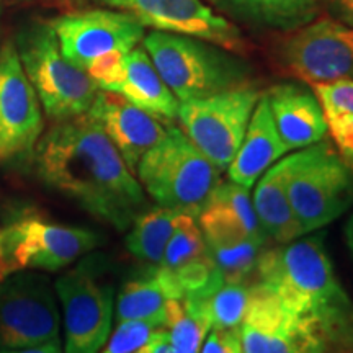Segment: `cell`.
Returning a JSON list of instances; mask_svg holds the SVG:
<instances>
[{
  "label": "cell",
  "instance_id": "1",
  "mask_svg": "<svg viewBox=\"0 0 353 353\" xmlns=\"http://www.w3.org/2000/svg\"><path fill=\"white\" fill-rule=\"evenodd\" d=\"M32 162L48 188L117 231H126L148 210L138 179L88 112L54 121L39 138Z\"/></svg>",
  "mask_w": 353,
  "mask_h": 353
},
{
  "label": "cell",
  "instance_id": "2",
  "mask_svg": "<svg viewBox=\"0 0 353 353\" xmlns=\"http://www.w3.org/2000/svg\"><path fill=\"white\" fill-rule=\"evenodd\" d=\"M242 353H353V301L345 290L304 307H286L254 283L241 324Z\"/></svg>",
  "mask_w": 353,
  "mask_h": 353
},
{
  "label": "cell",
  "instance_id": "3",
  "mask_svg": "<svg viewBox=\"0 0 353 353\" xmlns=\"http://www.w3.org/2000/svg\"><path fill=\"white\" fill-rule=\"evenodd\" d=\"M143 48L179 101L241 87L252 76L244 59L200 38L151 32L143 38Z\"/></svg>",
  "mask_w": 353,
  "mask_h": 353
},
{
  "label": "cell",
  "instance_id": "4",
  "mask_svg": "<svg viewBox=\"0 0 353 353\" xmlns=\"http://www.w3.org/2000/svg\"><path fill=\"white\" fill-rule=\"evenodd\" d=\"M63 54L100 90L114 92L125 56L144 38V26L120 10H83L51 21Z\"/></svg>",
  "mask_w": 353,
  "mask_h": 353
},
{
  "label": "cell",
  "instance_id": "5",
  "mask_svg": "<svg viewBox=\"0 0 353 353\" xmlns=\"http://www.w3.org/2000/svg\"><path fill=\"white\" fill-rule=\"evenodd\" d=\"M138 182L159 206L198 218L221 182V170L169 125L165 138L145 152L136 167Z\"/></svg>",
  "mask_w": 353,
  "mask_h": 353
},
{
  "label": "cell",
  "instance_id": "6",
  "mask_svg": "<svg viewBox=\"0 0 353 353\" xmlns=\"http://www.w3.org/2000/svg\"><path fill=\"white\" fill-rule=\"evenodd\" d=\"M206 247L226 283H247L268 236L255 214L249 188L219 182L198 216Z\"/></svg>",
  "mask_w": 353,
  "mask_h": 353
},
{
  "label": "cell",
  "instance_id": "7",
  "mask_svg": "<svg viewBox=\"0 0 353 353\" xmlns=\"http://www.w3.org/2000/svg\"><path fill=\"white\" fill-rule=\"evenodd\" d=\"M20 63L52 121L87 113L100 88L63 54L51 23L33 21L17 34Z\"/></svg>",
  "mask_w": 353,
  "mask_h": 353
},
{
  "label": "cell",
  "instance_id": "8",
  "mask_svg": "<svg viewBox=\"0 0 353 353\" xmlns=\"http://www.w3.org/2000/svg\"><path fill=\"white\" fill-rule=\"evenodd\" d=\"M286 192L303 236L327 226L353 206V170L329 141L285 157Z\"/></svg>",
  "mask_w": 353,
  "mask_h": 353
},
{
  "label": "cell",
  "instance_id": "9",
  "mask_svg": "<svg viewBox=\"0 0 353 353\" xmlns=\"http://www.w3.org/2000/svg\"><path fill=\"white\" fill-rule=\"evenodd\" d=\"M99 234L23 211L0 231V280L15 272H59L100 245Z\"/></svg>",
  "mask_w": 353,
  "mask_h": 353
},
{
  "label": "cell",
  "instance_id": "10",
  "mask_svg": "<svg viewBox=\"0 0 353 353\" xmlns=\"http://www.w3.org/2000/svg\"><path fill=\"white\" fill-rule=\"evenodd\" d=\"M325 234L263 249L257 260L260 283L270 286L286 307H304L345 290L335 273L324 241Z\"/></svg>",
  "mask_w": 353,
  "mask_h": 353
},
{
  "label": "cell",
  "instance_id": "11",
  "mask_svg": "<svg viewBox=\"0 0 353 353\" xmlns=\"http://www.w3.org/2000/svg\"><path fill=\"white\" fill-rule=\"evenodd\" d=\"M259 99V90L249 82L205 99L180 101L176 120L190 143L224 170L239 151Z\"/></svg>",
  "mask_w": 353,
  "mask_h": 353
},
{
  "label": "cell",
  "instance_id": "12",
  "mask_svg": "<svg viewBox=\"0 0 353 353\" xmlns=\"http://www.w3.org/2000/svg\"><path fill=\"white\" fill-rule=\"evenodd\" d=\"M54 285L39 272H15L0 280V350L61 343Z\"/></svg>",
  "mask_w": 353,
  "mask_h": 353
},
{
  "label": "cell",
  "instance_id": "13",
  "mask_svg": "<svg viewBox=\"0 0 353 353\" xmlns=\"http://www.w3.org/2000/svg\"><path fill=\"white\" fill-rule=\"evenodd\" d=\"M95 265V257L83 260L54 283L64 317V353H99L112 332L113 285Z\"/></svg>",
  "mask_w": 353,
  "mask_h": 353
},
{
  "label": "cell",
  "instance_id": "14",
  "mask_svg": "<svg viewBox=\"0 0 353 353\" xmlns=\"http://www.w3.org/2000/svg\"><path fill=\"white\" fill-rule=\"evenodd\" d=\"M280 69L309 83L353 79V26L319 19L309 21L280 43L276 50Z\"/></svg>",
  "mask_w": 353,
  "mask_h": 353
},
{
  "label": "cell",
  "instance_id": "15",
  "mask_svg": "<svg viewBox=\"0 0 353 353\" xmlns=\"http://www.w3.org/2000/svg\"><path fill=\"white\" fill-rule=\"evenodd\" d=\"M41 101L20 63L15 43L0 48V162L32 161L43 134Z\"/></svg>",
  "mask_w": 353,
  "mask_h": 353
},
{
  "label": "cell",
  "instance_id": "16",
  "mask_svg": "<svg viewBox=\"0 0 353 353\" xmlns=\"http://www.w3.org/2000/svg\"><path fill=\"white\" fill-rule=\"evenodd\" d=\"M134 17L156 32L205 39L232 52H242L245 41L239 30L214 13L201 0H94Z\"/></svg>",
  "mask_w": 353,
  "mask_h": 353
},
{
  "label": "cell",
  "instance_id": "17",
  "mask_svg": "<svg viewBox=\"0 0 353 353\" xmlns=\"http://www.w3.org/2000/svg\"><path fill=\"white\" fill-rule=\"evenodd\" d=\"M88 113L100 121L134 175L141 159L165 138L170 125L132 105L123 95L108 90H99Z\"/></svg>",
  "mask_w": 353,
  "mask_h": 353
},
{
  "label": "cell",
  "instance_id": "18",
  "mask_svg": "<svg viewBox=\"0 0 353 353\" xmlns=\"http://www.w3.org/2000/svg\"><path fill=\"white\" fill-rule=\"evenodd\" d=\"M278 134L288 151L319 143L327 134L324 114L312 88L298 82L276 83L265 92Z\"/></svg>",
  "mask_w": 353,
  "mask_h": 353
},
{
  "label": "cell",
  "instance_id": "19",
  "mask_svg": "<svg viewBox=\"0 0 353 353\" xmlns=\"http://www.w3.org/2000/svg\"><path fill=\"white\" fill-rule=\"evenodd\" d=\"M286 152L288 149L278 134L267 97L262 94L255 105L239 151L228 167L229 179L245 188L254 187L260 176Z\"/></svg>",
  "mask_w": 353,
  "mask_h": 353
},
{
  "label": "cell",
  "instance_id": "20",
  "mask_svg": "<svg viewBox=\"0 0 353 353\" xmlns=\"http://www.w3.org/2000/svg\"><path fill=\"white\" fill-rule=\"evenodd\" d=\"M183 291L175 276L162 267H152L144 276L126 281L118 294V322L141 321L156 329H165L167 304L170 299H182Z\"/></svg>",
  "mask_w": 353,
  "mask_h": 353
},
{
  "label": "cell",
  "instance_id": "21",
  "mask_svg": "<svg viewBox=\"0 0 353 353\" xmlns=\"http://www.w3.org/2000/svg\"><path fill=\"white\" fill-rule=\"evenodd\" d=\"M114 94L164 121L176 118L180 101L167 87L143 46H136L125 56V65Z\"/></svg>",
  "mask_w": 353,
  "mask_h": 353
},
{
  "label": "cell",
  "instance_id": "22",
  "mask_svg": "<svg viewBox=\"0 0 353 353\" xmlns=\"http://www.w3.org/2000/svg\"><path fill=\"white\" fill-rule=\"evenodd\" d=\"M260 226L278 244H286L303 236L286 192V161L275 162L265 172L252 200Z\"/></svg>",
  "mask_w": 353,
  "mask_h": 353
},
{
  "label": "cell",
  "instance_id": "23",
  "mask_svg": "<svg viewBox=\"0 0 353 353\" xmlns=\"http://www.w3.org/2000/svg\"><path fill=\"white\" fill-rule=\"evenodd\" d=\"M234 19L259 26L294 30L314 20L321 0H214Z\"/></svg>",
  "mask_w": 353,
  "mask_h": 353
},
{
  "label": "cell",
  "instance_id": "24",
  "mask_svg": "<svg viewBox=\"0 0 353 353\" xmlns=\"http://www.w3.org/2000/svg\"><path fill=\"white\" fill-rule=\"evenodd\" d=\"M311 85L335 151L353 170V79Z\"/></svg>",
  "mask_w": 353,
  "mask_h": 353
},
{
  "label": "cell",
  "instance_id": "25",
  "mask_svg": "<svg viewBox=\"0 0 353 353\" xmlns=\"http://www.w3.org/2000/svg\"><path fill=\"white\" fill-rule=\"evenodd\" d=\"M182 214L164 206H154L132 221L131 231L126 236L128 250L141 262L157 267L164 257L165 247L172 234L179 226Z\"/></svg>",
  "mask_w": 353,
  "mask_h": 353
},
{
  "label": "cell",
  "instance_id": "26",
  "mask_svg": "<svg viewBox=\"0 0 353 353\" xmlns=\"http://www.w3.org/2000/svg\"><path fill=\"white\" fill-rule=\"evenodd\" d=\"M250 286L252 285L224 283L205 299L188 296L182 299L188 307L201 312L210 321L211 329H241L249 304Z\"/></svg>",
  "mask_w": 353,
  "mask_h": 353
},
{
  "label": "cell",
  "instance_id": "27",
  "mask_svg": "<svg viewBox=\"0 0 353 353\" xmlns=\"http://www.w3.org/2000/svg\"><path fill=\"white\" fill-rule=\"evenodd\" d=\"M165 330L174 353H200L211 324L201 312L188 307L183 299H170L167 304Z\"/></svg>",
  "mask_w": 353,
  "mask_h": 353
},
{
  "label": "cell",
  "instance_id": "28",
  "mask_svg": "<svg viewBox=\"0 0 353 353\" xmlns=\"http://www.w3.org/2000/svg\"><path fill=\"white\" fill-rule=\"evenodd\" d=\"M208 254V247H206L205 237L198 224L195 223V218L188 214H182L179 221V226L172 234L169 244L165 247L164 257L159 267L165 268L170 273H174L182 268L201 255Z\"/></svg>",
  "mask_w": 353,
  "mask_h": 353
},
{
  "label": "cell",
  "instance_id": "29",
  "mask_svg": "<svg viewBox=\"0 0 353 353\" xmlns=\"http://www.w3.org/2000/svg\"><path fill=\"white\" fill-rule=\"evenodd\" d=\"M157 330L148 322H118L112 337H108L105 348L99 353H141Z\"/></svg>",
  "mask_w": 353,
  "mask_h": 353
},
{
  "label": "cell",
  "instance_id": "30",
  "mask_svg": "<svg viewBox=\"0 0 353 353\" xmlns=\"http://www.w3.org/2000/svg\"><path fill=\"white\" fill-rule=\"evenodd\" d=\"M201 353H242L241 330L213 327L203 342Z\"/></svg>",
  "mask_w": 353,
  "mask_h": 353
},
{
  "label": "cell",
  "instance_id": "31",
  "mask_svg": "<svg viewBox=\"0 0 353 353\" xmlns=\"http://www.w3.org/2000/svg\"><path fill=\"white\" fill-rule=\"evenodd\" d=\"M329 8L335 20L353 26V0H329Z\"/></svg>",
  "mask_w": 353,
  "mask_h": 353
},
{
  "label": "cell",
  "instance_id": "32",
  "mask_svg": "<svg viewBox=\"0 0 353 353\" xmlns=\"http://www.w3.org/2000/svg\"><path fill=\"white\" fill-rule=\"evenodd\" d=\"M141 353H174L169 343V337H167V330L159 329Z\"/></svg>",
  "mask_w": 353,
  "mask_h": 353
},
{
  "label": "cell",
  "instance_id": "33",
  "mask_svg": "<svg viewBox=\"0 0 353 353\" xmlns=\"http://www.w3.org/2000/svg\"><path fill=\"white\" fill-rule=\"evenodd\" d=\"M0 353H63L61 343H50V345L17 348V350H0Z\"/></svg>",
  "mask_w": 353,
  "mask_h": 353
},
{
  "label": "cell",
  "instance_id": "34",
  "mask_svg": "<svg viewBox=\"0 0 353 353\" xmlns=\"http://www.w3.org/2000/svg\"><path fill=\"white\" fill-rule=\"evenodd\" d=\"M343 236H345V244L348 247V252H350L353 259V214L348 218L345 228H343Z\"/></svg>",
  "mask_w": 353,
  "mask_h": 353
}]
</instances>
